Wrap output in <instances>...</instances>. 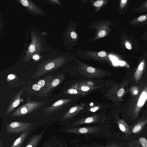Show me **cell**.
Returning <instances> with one entry per match:
<instances>
[{
	"mask_svg": "<svg viewBox=\"0 0 147 147\" xmlns=\"http://www.w3.org/2000/svg\"><path fill=\"white\" fill-rule=\"evenodd\" d=\"M147 18V17L145 15H142L139 16L138 18V20L139 21L142 22L145 20Z\"/></svg>",
	"mask_w": 147,
	"mask_h": 147,
	"instance_id": "7402d4cb",
	"label": "cell"
},
{
	"mask_svg": "<svg viewBox=\"0 0 147 147\" xmlns=\"http://www.w3.org/2000/svg\"><path fill=\"white\" fill-rule=\"evenodd\" d=\"M79 132L81 133H86L88 131V129L86 128H82L80 129Z\"/></svg>",
	"mask_w": 147,
	"mask_h": 147,
	"instance_id": "83f0119b",
	"label": "cell"
},
{
	"mask_svg": "<svg viewBox=\"0 0 147 147\" xmlns=\"http://www.w3.org/2000/svg\"><path fill=\"white\" fill-rule=\"evenodd\" d=\"M44 102L32 101L28 97L26 103L14 111L11 116L19 117L30 114L44 105Z\"/></svg>",
	"mask_w": 147,
	"mask_h": 147,
	"instance_id": "6da1fadb",
	"label": "cell"
},
{
	"mask_svg": "<svg viewBox=\"0 0 147 147\" xmlns=\"http://www.w3.org/2000/svg\"><path fill=\"white\" fill-rule=\"evenodd\" d=\"M32 88L35 91H38L41 89V88L38 84H33L32 86Z\"/></svg>",
	"mask_w": 147,
	"mask_h": 147,
	"instance_id": "ac0fdd59",
	"label": "cell"
},
{
	"mask_svg": "<svg viewBox=\"0 0 147 147\" xmlns=\"http://www.w3.org/2000/svg\"><path fill=\"white\" fill-rule=\"evenodd\" d=\"M144 66V63L142 62L139 65L138 69L135 73V76L136 78H138L139 76L140 75L142 71H143Z\"/></svg>",
	"mask_w": 147,
	"mask_h": 147,
	"instance_id": "4fadbf2b",
	"label": "cell"
},
{
	"mask_svg": "<svg viewBox=\"0 0 147 147\" xmlns=\"http://www.w3.org/2000/svg\"><path fill=\"white\" fill-rule=\"evenodd\" d=\"M62 60L59 58H54L46 61L40 65L32 78H37L58 68L61 64Z\"/></svg>",
	"mask_w": 147,
	"mask_h": 147,
	"instance_id": "7a4b0ae2",
	"label": "cell"
},
{
	"mask_svg": "<svg viewBox=\"0 0 147 147\" xmlns=\"http://www.w3.org/2000/svg\"><path fill=\"white\" fill-rule=\"evenodd\" d=\"M47 147H51L49 145H48Z\"/></svg>",
	"mask_w": 147,
	"mask_h": 147,
	"instance_id": "74e56055",
	"label": "cell"
},
{
	"mask_svg": "<svg viewBox=\"0 0 147 147\" xmlns=\"http://www.w3.org/2000/svg\"></svg>",
	"mask_w": 147,
	"mask_h": 147,
	"instance_id": "ab89813d",
	"label": "cell"
},
{
	"mask_svg": "<svg viewBox=\"0 0 147 147\" xmlns=\"http://www.w3.org/2000/svg\"><path fill=\"white\" fill-rule=\"evenodd\" d=\"M125 46L126 48L129 50H130L131 49V46L130 44L128 42H127L125 43Z\"/></svg>",
	"mask_w": 147,
	"mask_h": 147,
	"instance_id": "f546056e",
	"label": "cell"
},
{
	"mask_svg": "<svg viewBox=\"0 0 147 147\" xmlns=\"http://www.w3.org/2000/svg\"><path fill=\"white\" fill-rule=\"evenodd\" d=\"M138 93V91L137 90H135L134 92V93L135 94H136Z\"/></svg>",
	"mask_w": 147,
	"mask_h": 147,
	"instance_id": "8d00e7d4",
	"label": "cell"
},
{
	"mask_svg": "<svg viewBox=\"0 0 147 147\" xmlns=\"http://www.w3.org/2000/svg\"><path fill=\"white\" fill-rule=\"evenodd\" d=\"M147 6V3H146V5Z\"/></svg>",
	"mask_w": 147,
	"mask_h": 147,
	"instance_id": "f35d334b",
	"label": "cell"
},
{
	"mask_svg": "<svg viewBox=\"0 0 147 147\" xmlns=\"http://www.w3.org/2000/svg\"><path fill=\"white\" fill-rule=\"evenodd\" d=\"M53 78V77H52L51 76L45 77L44 78L38 81L37 84L41 88L43 87L45 88L48 86Z\"/></svg>",
	"mask_w": 147,
	"mask_h": 147,
	"instance_id": "8fae6325",
	"label": "cell"
},
{
	"mask_svg": "<svg viewBox=\"0 0 147 147\" xmlns=\"http://www.w3.org/2000/svg\"><path fill=\"white\" fill-rule=\"evenodd\" d=\"M98 108H99L98 107H96L94 108L91 109L90 110V111L92 112H94L97 111L98 109Z\"/></svg>",
	"mask_w": 147,
	"mask_h": 147,
	"instance_id": "d6a6232c",
	"label": "cell"
},
{
	"mask_svg": "<svg viewBox=\"0 0 147 147\" xmlns=\"http://www.w3.org/2000/svg\"><path fill=\"white\" fill-rule=\"evenodd\" d=\"M31 39L32 42L26 51L24 61H28L33 55L35 53H39L42 50L41 42L39 37L35 34L32 33Z\"/></svg>",
	"mask_w": 147,
	"mask_h": 147,
	"instance_id": "3957f363",
	"label": "cell"
},
{
	"mask_svg": "<svg viewBox=\"0 0 147 147\" xmlns=\"http://www.w3.org/2000/svg\"><path fill=\"white\" fill-rule=\"evenodd\" d=\"M94 121V119L92 117H89L87 118L85 120V123H90Z\"/></svg>",
	"mask_w": 147,
	"mask_h": 147,
	"instance_id": "603a6c76",
	"label": "cell"
},
{
	"mask_svg": "<svg viewBox=\"0 0 147 147\" xmlns=\"http://www.w3.org/2000/svg\"><path fill=\"white\" fill-rule=\"evenodd\" d=\"M98 55L100 57H105L106 55V53L105 51H101L98 53Z\"/></svg>",
	"mask_w": 147,
	"mask_h": 147,
	"instance_id": "d4e9b609",
	"label": "cell"
},
{
	"mask_svg": "<svg viewBox=\"0 0 147 147\" xmlns=\"http://www.w3.org/2000/svg\"><path fill=\"white\" fill-rule=\"evenodd\" d=\"M50 1L53 2L55 3H58V0H50Z\"/></svg>",
	"mask_w": 147,
	"mask_h": 147,
	"instance_id": "e575fe53",
	"label": "cell"
},
{
	"mask_svg": "<svg viewBox=\"0 0 147 147\" xmlns=\"http://www.w3.org/2000/svg\"><path fill=\"white\" fill-rule=\"evenodd\" d=\"M24 90V88L21 89L14 95L10 101L6 111V114L7 115H9L21 102H24V100L21 98V96Z\"/></svg>",
	"mask_w": 147,
	"mask_h": 147,
	"instance_id": "5b68a950",
	"label": "cell"
},
{
	"mask_svg": "<svg viewBox=\"0 0 147 147\" xmlns=\"http://www.w3.org/2000/svg\"><path fill=\"white\" fill-rule=\"evenodd\" d=\"M119 126L120 129L122 131L125 132L126 131V127H125L123 124L121 123L119 124Z\"/></svg>",
	"mask_w": 147,
	"mask_h": 147,
	"instance_id": "cb8c5ba5",
	"label": "cell"
},
{
	"mask_svg": "<svg viewBox=\"0 0 147 147\" xmlns=\"http://www.w3.org/2000/svg\"><path fill=\"white\" fill-rule=\"evenodd\" d=\"M125 92V90L123 88L120 89L117 92V95L119 97L122 96L124 94Z\"/></svg>",
	"mask_w": 147,
	"mask_h": 147,
	"instance_id": "e0dca14e",
	"label": "cell"
},
{
	"mask_svg": "<svg viewBox=\"0 0 147 147\" xmlns=\"http://www.w3.org/2000/svg\"><path fill=\"white\" fill-rule=\"evenodd\" d=\"M18 1L24 6L26 7L30 11L36 13L41 14V10L37 6L31 1L28 0H20Z\"/></svg>",
	"mask_w": 147,
	"mask_h": 147,
	"instance_id": "ba28073f",
	"label": "cell"
},
{
	"mask_svg": "<svg viewBox=\"0 0 147 147\" xmlns=\"http://www.w3.org/2000/svg\"><path fill=\"white\" fill-rule=\"evenodd\" d=\"M81 89L83 91H87L89 90L90 88L86 86H83L81 87Z\"/></svg>",
	"mask_w": 147,
	"mask_h": 147,
	"instance_id": "484cf974",
	"label": "cell"
},
{
	"mask_svg": "<svg viewBox=\"0 0 147 147\" xmlns=\"http://www.w3.org/2000/svg\"><path fill=\"white\" fill-rule=\"evenodd\" d=\"M33 58L35 60H37L39 59V56L38 55H34L32 56Z\"/></svg>",
	"mask_w": 147,
	"mask_h": 147,
	"instance_id": "1f68e13d",
	"label": "cell"
},
{
	"mask_svg": "<svg viewBox=\"0 0 147 147\" xmlns=\"http://www.w3.org/2000/svg\"><path fill=\"white\" fill-rule=\"evenodd\" d=\"M87 71L90 74H93L96 71V69L93 67H89L86 69Z\"/></svg>",
	"mask_w": 147,
	"mask_h": 147,
	"instance_id": "2e32d148",
	"label": "cell"
},
{
	"mask_svg": "<svg viewBox=\"0 0 147 147\" xmlns=\"http://www.w3.org/2000/svg\"><path fill=\"white\" fill-rule=\"evenodd\" d=\"M68 100L60 99L53 103L50 107L43 109L44 113L49 114L57 111L60 107L68 102Z\"/></svg>",
	"mask_w": 147,
	"mask_h": 147,
	"instance_id": "8992f818",
	"label": "cell"
},
{
	"mask_svg": "<svg viewBox=\"0 0 147 147\" xmlns=\"http://www.w3.org/2000/svg\"><path fill=\"white\" fill-rule=\"evenodd\" d=\"M106 34V31L103 30L100 31L98 33V36L101 38L103 37Z\"/></svg>",
	"mask_w": 147,
	"mask_h": 147,
	"instance_id": "d6986e66",
	"label": "cell"
},
{
	"mask_svg": "<svg viewBox=\"0 0 147 147\" xmlns=\"http://www.w3.org/2000/svg\"><path fill=\"white\" fill-rule=\"evenodd\" d=\"M60 82L59 77L58 76L55 77H53L48 86L44 88L39 93H42V95H45L57 86L59 84Z\"/></svg>",
	"mask_w": 147,
	"mask_h": 147,
	"instance_id": "52a82bcc",
	"label": "cell"
},
{
	"mask_svg": "<svg viewBox=\"0 0 147 147\" xmlns=\"http://www.w3.org/2000/svg\"><path fill=\"white\" fill-rule=\"evenodd\" d=\"M77 109V107H74L71 108L69 111V113H73L75 112Z\"/></svg>",
	"mask_w": 147,
	"mask_h": 147,
	"instance_id": "4316f807",
	"label": "cell"
},
{
	"mask_svg": "<svg viewBox=\"0 0 147 147\" xmlns=\"http://www.w3.org/2000/svg\"><path fill=\"white\" fill-rule=\"evenodd\" d=\"M43 134V133H41L33 135L29 140L25 147H36L40 142Z\"/></svg>",
	"mask_w": 147,
	"mask_h": 147,
	"instance_id": "9c48e42d",
	"label": "cell"
},
{
	"mask_svg": "<svg viewBox=\"0 0 147 147\" xmlns=\"http://www.w3.org/2000/svg\"><path fill=\"white\" fill-rule=\"evenodd\" d=\"M68 92L69 93L71 94H75L78 93L77 91L74 89H70L68 90Z\"/></svg>",
	"mask_w": 147,
	"mask_h": 147,
	"instance_id": "ffe728a7",
	"label": "cell"
},
{
	"mask_svg": "<svg viewBox=\"0 0 147 147\" xmlns=\"http://www.w3.org/2000/svg\"><path fill=\"white\" fill-rule=\"evenodd\" d=\"M140 142L143 147H147V140L144 138H141L140 139Z\"/></svg>",
	"mask_w": 147,
	"mask_h": 147,
	"instance_id": "5bb4252c",
	"label": "cell"
},
{
	"mask_svg": "<svg viewBox=\"0 0 147 147\" xmlns=\"http://www.w3.org/2000/svg\"><path fill=\"white\" fill-rule=\"evenodd\" d=\"M71 37L73 39H76L77 37V35L74 32H72L70 34Z\"/></svg>",
	"mask_w": 147,
	"mask_h": 147,
	"instance_id": "f1b7e54d",
	"label": "cell"
},
{
	"mask_svg": "<svg viewBox=\"0 0 147 147\" xmlns=\"http://www.w3.org/2000/svg\"><path fill=\"white\" fill-rule=\"evenodd\" d=\"M33 125V124L29 122H13L6 125V132L8 134L23 133L30 129Z\"/></svg>",
	"mask_w": 147,
	"mask_h": 147,
	"instance_id": "277c9868",
	"label": "cell"
},
{
	"mask_svg": "<svg viewBox=\"0 0 147 147\" xmlns=\"http://www.w3.org/2000/svg\"><path fill=\"white\" fill-rule=\"evenodd\" d=\"M127 0H122L121 1V3L122 5H125L127 1Z\"/></svg>",
	"mask_w": 147,
	"mask_h": 147,
	"instance_id": "836d02e7",
	"label": "cell"
},
{
	"mask_svg": "<svg viewBox=\"0 0 147 147\" xmlns=\"http://www.w3.org/2000/svg\"><path fill=\"white\" fill-rule=\"evenodd\" d=\"M147 99V92L144 91L142 93L137 103V106L139 107H142L145 103Z\"/></svg>",
	"mask_w": 147,
	"mask_h": 147,
	"instance_id": "7c38bea8",
	"label": "cell"
},
{
	"mask_svg": "<svg viewBox=\"0 0 147 147\" xmlns=\"http://www.w3.org/2000/svg\"><path fill=\"white\" fill-rule=\"evenodd\" d=\"M142 128V125H139L135 126L133 129L132 131L134 133H136L140 131Z\"/></svg>",
	"mask_w": 147,
	"mask_h": 147,
	"instance_id": "9a60e30c",
	"label": "cell"
},
{
	"mask_svg": "<svg viewBox=\"0 0 147 147\" xmlns=\"http://www.w3.org/2000/svg\"><path fill=\"white\" fill-rule=\"evenodd\" d=\"M15 76L12 74H10L8 76L7 78L11 80L14 78Z\"/></svg>",
	"mask_w": 147,
	"mask_h": 147,
	"instance_id": "4dcf8cb0",
	"label": "cell"
},
{
	"mask_svg": "<svg viewBox=\"0 0 147 147\" xmlns=\"http://www.w3.org/2000/svg\"><path fill=\"white\" fill-rule=\"evenodd\" d=\"M103 3V1L102 0H99L96 2L94 5L96 7H99L101 6Z\"/></svg>",
	"mask_w": 147,
	"mask_h": 147,
	"instance_id": "44dd1931",
	"label": "cell"
},
{
	"mask_svg": "<svg viewBox=\"0 0 147 147\" xmlns=\"http://www.w3.org/2000/svg\"><path fill=\"white\" fill-rule=\"evenodd\" d=\"M0 147H3V143H2V141L1 140H0Z\"/></svg>",
	"mask_w": 147,
	"mask_h": 147,
	"instance_id": "d590c367",
	"label": "cell"
},
{
	"mask_svg": "<svg viewBox=\"0 0 147 147\" xmlns=\"http://www.w3.org/2000/svg\"><path fill=\"white\" fill-rule=\"evenodd\" d=\"M30 131L29 129L23 132L11 145L10 147H21L28 134Z\"/></svg>",
	"mask_w": 147,
	"mask_h": 147,
	"instance_id": "30bf717a",
	"label": "cell"
}]
</instances>
